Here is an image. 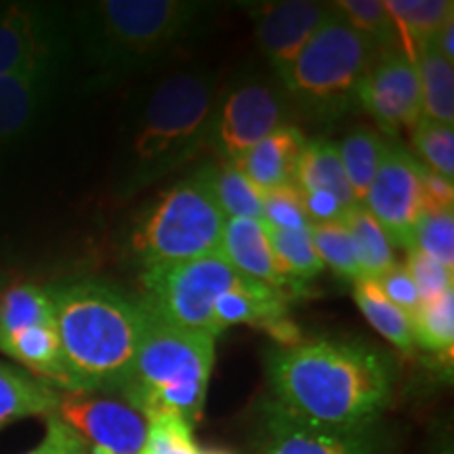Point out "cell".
<instances>
[{
	"label": "cell",
	"mask_w": 454,
	"mask_h": 454,
	"mask_svg": "<svg viewBox=\"0 0 454 454\" xmlns=\"http://www.w3.org/2000/svg\"><path fill=\"white\" fill-rule=\"evenodd\" d=\"M67 55L47 57L0 76V147L21 139L47 110L64 76Z\"/></svg>",
	"instance_id": "cell-15"
},
{
	"label": "cell",
	"mask_w": 454,
	"mask_h": 454,
	"mask_svg": "<svg viewBox=\"0 0 454 454\" xmlns=\"http://www.w3.org/2000/svg\"><path fill=\"white\" fill-rule=\"evenodd\" d=\"M89 446L59 417L47 419V431L36 448L26 454H87Z\"/></svg>",
	"instance_id": "cell-39"
},
{
	"label": "cell",
	"mask_w": 454,
	"mask_h": 454,
	"mask_svg": "<svg viewBox=\"0 0 454 454\" xmlns=\"http://www.w3.org/2000/svg\"><path fill=\"white\" fill-rule=\"evenodd\" d=\"M215 9L198 0H89L74 4L70 30L90 67L112 82L162 66Z\"/></svg>",
	"instance_id": "cell-4"
},
{
	"label": "cell",
	"mask_w": 454,
	"mask_h": 454,
	"mask_svg": "<svg viewBox=\"0 0 454 454\" xmlns=\"http://www.w3.org/2000/svg\"><path fill=\"white\" fill-rule=\"evenodd\" d=\"M357 107L364 110L389 137L402 129L412 130L417 127L423 118V99L414 61L402 51L377 57L360 87Z\"/></svg>",
	"instance_id": "cell-14"
},
{
	"label": "cell",
	"mask_w": 454,
	"mask_h": 454,
	"mask_svg": "<svg viewBox=\"0 0 454 454\" xmlns=\"http://www.w3.org/2000/svg\"><path fill=\"white\" fill-rule=\"evenodd\" d=\"M200 454H230V452H221V450H207V452H200Z\"/></svg>",
	"instance_id": "cell-43"
},
{
	"label": "cell",
	"mask_w": 454,
	"mask_h": 454,
	"mask_svg": "<svg viewBox=\"0 0 454 454\" xmlns=\"http://www.w3.org/2000/svg\"><path fill=\"white\" fill-rule=\"evenodd\" d=\"M293 184L297 185L301 194H309V192L331 194L348 211L360 204L351 192L348 177H345L337 144L331 139H311L305 144L299 156L297 170H294Z\"/></svg>",
	"instance_id": "cell-21"
},
{
	"label": "cell",
	"mask_w": 454,
	"mask_h": 454,
	"mask_svg": "<svg viewBox=\"0 0 454 454\" xmlns=\"http://www.w3.org/2000/svg\"><path fill=\"white\" fill-rule=\"evenodd\" d=\"M354 299L362 314L371 322L374 331L400 349L402 354L411 356L414 351L412 337V317L397 308L395 303L385 297L379 284L368 278H360L354 282Z\"/></svg>",
	"instance_id": "cell-24"
},
{
	"label": "cell",
	"mask_w": 454,
	"mask_h": 454,
	"mask_svg": "<svg viewBox=\"0 0 454 454\" xmlns=\"http://www.w3.org/2000/svg\"><path fill=\"white\" fill-rule=\"evenodd\" d=\"M219 89L217 74L184 70L135 95L122 124L118 196L133 198L200 154Z\"/></svg>",
	"instance_id": "cell-2"
},
{
	"label": "cell",
	"mask_w": 454,
	"mask_h": 454,
	"mask_svg": "<svg viewBox=\"0 0 454 454\" xmlns=\"http://www.w3.org/2000/svg\"><path fill=\"white\" fill-rule=\"evenodd\" d=\"M288 314V294L265 284L244 278L234 288L221 294L215 305L219 334L236 325L270 326Z\"/></svg>",
	"instance_id": "cell-20"
},
{
	"label": "cell",
	"mask_w": 454,
	"mask_h": 454,
	"mask_svg": "<svg viewBox=\"0 0 454 454\" xmlns=\"http://www.w3.org/2000/svg\"><path fill=\"white\" fill-rule=\"evenodd\" d=\"M263 225L278 263H280L284 274L297 284L299 291L305 282L314 280L325 270V263L317 257L314 240H311V225L303 227V230H280V227L268 225L265 221Z\"/></svg>",
	"instance_id": "cell-29"
},
{
	"label": "cell",
	"mask_w": 454,
	"mask_h": 454,
	"mask_svg": "<svg viewBox=\"0 0 454 454\" xmlns=\"http://www.w3.org/2000/svg\"><path fill=\"white\" fill-rule=\"evenodd\" d=\"M333 7L348 21L351 30L371 47L374 59L394 51H402L400 34L383 0H340V3H333Z\"/></svg>",
	"instance_id": "cell-27"
},
{
	"label": "cell",
	"mask_w": 454,
	"mask_h": 454,
	"mask_svg": "<svg viewBox=\"0 0 454 454\" xmlns=\"http://www.w3.org/2000/svg\"><path fill=\"white\" fill-rule=\"evenodd\" d=\"M51 322H55V309L49 288L20 282L0 294V340Z\"/></svg>",
	"instance_id": "cell-26"
},
{
	"label": "cell",
	"mask_w": 454,
	"mask_h": 454,
	"mask_svg": "<svg viewBox=\"0 0 454 454\" xmlns=\"http://www.w3.org/2000/svg\"><path fill=\"white\" fill-rule=\"evenodd\" d=\"M414 345H421L431 354L450 357L454 343V291L421 303L412 316Z\"/></svg>",
	"instance_id": "cell-31"
},
{
	"label": "cell",
	"mask_w": 454,
	"mask_h": 454,
	"mask_svg": "<svg viewBox=\"0 0 454 454\" xmlns=\"http://www.w3.org/2000/svg\"><path fill=\"white\" fill-rule=\"evenodd\" d=\"M192 427L177 414L147 417V434L139 454H200Z\"/></svg>",
	"instance_id": "cell-35"
},
{
	"label": "cell",
	"mask_w": 454,
	"mask_h": 454,
	"mask_svg": "<svg viewBox=\"0 0 454 454\" xmlns=\"http://www.w3.org/2000/svg\"><path fill=\"white\" fill-rule=\"evenodd\" d=\"M351 240H354L357 263H360L362 278L368 280H379V278L387 274L391 268H395V253L394 244L389 242L387 234L383 227L374 221L371 213L366 211L362 204L351 208L345 217Z\"/></svg>",
	"instance_id": "cell-28"
},
{
	"label": "cell",
	"mask_w": 454,
	"mask_h": 454,
	"mask_svg": "<svg viewBox=\"0 0 454 454\" xmlns=\"http://www.w3.org/2000/svg\"><path fill=\"white\" fill-rule=\"evenodd\" d=\"M305 144H308V137L303 135V130L294 124H284L265 139H261L238 167L261 192L288 185L293 184Z\"/></svg>",
	"instance_id": "cell-18"
},
{
	"label": "cell",
	"mask_w": 454,
	"mask_h": 454,
	"mask_svg": "<svg viewBox=\"0 0 454 454\" xmlns=\"http://www.w3.org/2000/svg\"><path fill=\"white\" fill-rule=\"evenodd\" d=\"M374 282L379 284V288H381L391 303H395L397 308L406 311L411 317L421 308V297H419L417 284H414L412 276L408 274L404 265H395V268H391L387 274Z\"/></svg>",
	"instance_id": "cell-38"
},
{
	"label": "cell",
	"mask_w": 454,
	"mask_h": 454,
	"mask_svg": "<svg viewBox=\"0 0 454 454\" xmlns=\"http://www.w3.org/2000/svg\"><path fill=\"white\" fill-rule=\"evenodd\" d=\"M372 61L371 47L333 11L280 84L288 104L309 121L337 122L360 110L357 95Z\"/></svg>",
	"instance_id": "cell-7"
},
{
	"label": "cell",
	"mask_w": 454,
	"mask_h": 454,
	"mask_svg": "<svg viewBox=\"0 0 454 454\" xmlns=\"http://www.w3.org/2000/svg\"><path fill=\"white\" fill-rule=\"evenodd\" d=\"M242 280L244 276L227 263L223 254H204L184 263L141 271L139 303L170 326L217 339L215 305L221 294Z\"/></svg>",
	"instance_id": "cell-8"
},
{
	"label": "cell",
	"mask_w": 454,
	"mask_h": 454,
	"mask_svg": "<svg viewBox=\"0 0 454 454\" xmlns=\"http://www.w3.org/2000/svg\"><path fill=\"white\" fill-rule=\"evenodd\" d=\"M254 26V38L270 70L284 81L301 51L333 13V3L314 0H274L247 4Z\"/></svg>",
	"instance_id": "cell-13"
},
{
	"label": "cell",
	"mask_w": 454,
	"mask_h": 454,
	"mask_svg": "<svg viewBox=\"0 0 454 454\" xmlns=\"http://www.w3.org/2000/svg\"><path fill=\"white\" fill-rule=\"evenodd\" d=\"M213 187L225 219L263 221V192L240 167L213 164Z\"/></svg>",
	"instance_id": "cell-30"
},
{
	"label": "cell",
	"mask_w": 454,
	"mask_h": 454,
	"mask_svg": "<svg viewBox=\"0 0 454 454\" xmlns=\"http://www.w3.org/2000/svg\"><path fill=\"white\" fill-rule=\"evenodd\" d=\"M411 248L454 270V211H423L414 225Z\"/></svg>",
	"instance_id": "cell-34"
},
{
	"label": "cell",
	"mask_w": 454,
	"mask_h": 454,
	"mask_svg": "<svg viewBox=\"0 0 454 454\" xmlns=\"http://www.w3.org/2000/svg\"><path fill=\"white\" fill-rule=\"evenodd\" d=\"M225 215L213 187V164L154 198L130 225L127 257L141 271L219 253Z\"/></svg>",
	"instance_id": "cell-6"
},
{
	"label": "cell",
	"mask_w": 454,
	"mask_h": 454,
	"mask_svg": "<svg viewBox=\"0 0 454 454\" xmlns=\"http://www.w3.org/2000/svg\"><path fill=\"white\" fill-rule=\"evenodd\" d=\"M419 181H421L425 211H452L454 187L452 181L419 162Z\"/></svg>",
	"instance_id": "cell-40"
},
{
	"label": "cell",
	"mask_w": 454,
	"mask_h": 454,
	"mask_svg": "<svg viewBox=\"0 0 454 454\" xmlns=\"http://www.w3.org/2000/svg\"><path fill=\"white\" fill-rule=\"evenodd\" d=\"M288 116L291 104L274 74H240L219 89L207 147L219 164L238 167L261 139L288 124Z\"/></svg>",
	"instance_id": "cell-9"
},
{
	"label": "cell",
	"mask_w": 454,
	"mask_h": 454,
	"mask_svg": "<svg viewBox=\"0 0 454 454\" xmlns=\"http://www.w3.org/2000/svg\"><path fill=\"white\" fill-rule=\"evenodd\" d=\"M61 391L21 366L0 360V431L32 417H55Z\"/></svg>",
	"instance_id": "cell-19"
},
{
	"label": "cell",
	"mask_w": 454,
	"mask_h": 454,
	"mask_svg": "<svg viewBox=\"0 0 454 454\" xmlns=\"http://www.w3.org/2000/svg\"><path fill=\"white\" fill-rule=\"evenodd\" d=\"M404 268L417 284L421 303L442 297L448 291H454V270H448L440 261L427 257L417 248H408Z\"/></svg>",
	"instance_id": "cell-36"
},
{
	"label": "cell",
	"mask_w": 454,
	"mask_h": 454,
	"mask_svg": "<svg viewBox=\"0 0 454 454\" xmlns=\"http://www.w3.org/2000/svg\"><path fill=\"white\" fill-rule=\"evenodd\" d=\"M434 44L448 61H452L454 64V17H450V20L446 21Z\"/></svg>",
	"instance_id": "cell-41"
},
{
	"label": "cell",
	"mask_w": 454,
	"mask_h": 454,
	"mask_svg": "<svg viewBox=\"0 0 454 454\" xmlns=\"http://www.w3.org/2000/svg\"><path fill=\"white\" fill-rule=\"evenodd\" d=\"M337 150L351 192H354L356 200L362 204L374 175L383 162L387 139L374 129L356 127L339 141Z\"/></svg>",
	"instance_id": "cell-25"
},
{
	"label": "cell",
	"mask_w": 454,
	"mask_h": 454,
	"mask_svg": "<svg viewBox=\"0 0 454 454\" xmlns=\"http://www.w3.org/2000/svg\"><path fill=\"white\" fill-rule=\"evenodd\" d=\"M311 240H314L317 257L328 265L334 274L345 280H360L362 270L357 263L354 240L345 221H328V223H311Z\"/></svg>",
	"instance_id": "cell-32"
},
{
	"label": "cell",
	"mask_w": 454,
	"mask_h": 454,
	"mask_svg": "<svg viewBox=\"0 0 454 454\" xmlns=\"http://www.w3.org/2000/svg\"><path fill=\"white\" fill-rule=\"evenodd\" d=\"M4 288H7V276H4V271H0V294L4 293Z\"/></svg>",
	"instance_id": "cell-42"
},
{
	"label": "cell",
	"mask_w": 454,
	"mask_h": 454,
	"mask_svg": "<svg viewBox=\"0 0 454 454\" xmlns=\"http://www.w3.org/2000/svg\"><path fill=\"white\" fill-rule=\"evenodd\" d=\"M215 340L208 334L170 326L145 309L144 339L127 383L116 397L145 419L177 414L196 425L211 381Z\"/></svg>",
	"instance_id": "cell-5"
},
{
	"label": "cell",
	"mask_w": 454,
	"mask_h": 454,
	"mask_svg": "<svg viewBox=\"0 0 454 454\" xmlns=\"http://www.w3.org/2000/svg\"><path fill=\"white\" fill-rule=\"evenodd\" d=\"M259 454H391V444L377 425L357 431H326L265 412V440Z\"/></svg>",
	"instance_id": "cell-16"
},
{
	"label": "cell",
	"mask_w": 454,
	"mask_h": 454,
	"mask_svg": "<svg viewBox=\"0 0 454 454\" xmlns=\"http://www.w3.org/2000/svg\"><path fill=\"white\" fill-rule=\"evenodd\" d=\"M59 417L93 448V454H139L147 419L116 395L61 394Z\"/></svg>",
	"instance_id": "cell-12"
},
{
	"label": "cell",
	"mask_w": 454,
	"mask_h": 454,
	"mask_svg": "<svg viewBox=\"0 0 454 454\" xmlns=\"http://www.w3.org/2000/svg\"><path fill=\"white\" fill-rule=\"evenodd\" d=\"M70 394L118 395L145 333V309L106 282L49 288Z\"/></svg>",
	"instance_id": "cell-3"
},
{
	"label": "cell",
	"mask_w": 454,
	"mask_h": 454,
	"mask_svg": "<svg viewBox=\"0 0 454 454\" xmlns=\"http://www.w3.org/2000/svg\"><path fill=\"white\" fill-rule=\"evenodd\" d=\"M70 13L61 4H0V76L47 57L70 55Z\"/></svg>",
	"instance_id": "cell-10"
},
{
	"label": "cell",
	"mask_w": 454,
	"mask_h": 454,
	"mask_svg": "<svg viewBox=\"0 0 454 454\" xmlns=\"http://www.w3.org/2000/svg\"><path fill=\"white\" fill-rule=\"evenodd\" d=\"M263 221L280 230H303L311 225L297 185L288 184L263 192Z\"/></svg>",
	"instance_id": "cell-37"
},
{
	"label": "cell",
	"mask_w": 454,
	"mask_h": 454,
	"mask_svg": "<svg viewBox=\"0 0 454 454\" xmlns=\"http://www.w3.org/2000/svg\"><path fill=\"white\" fill-rule=\"evenodd\" d=\"M412 145L419 154V162L440 173L442 177L454 179V129L450 124L421 118L412 129Z\"/></svg>",
	"instance_id": "cell-33"
},
{
	"label": "cell",
	"mask_w": 454,
	"mask_h": 454,
	"mask_svg": "<svg viewBox=\"0 0 454 454\" xmlns=\"http://www.w3.org/2000/svg\"><path fill=\"white\" fill-rule=\"evenodd\" d=\"M362 207L383 227L394 247L411 248L414 225L425 211L419 160L406 147L387 139L383 162L368 187Z\"/></svg>",
	"instance_id": "cell-11"
},
{
	"label": "cell",
	"mask_w": 454,
	"mask_h": 454,
	"mask_svg": "<svg viewBox=\"0 0 454 454\" xmlns=\"http://www.w3.org/2000/svg\"><path fill=\"white\" fill-rule=\"evenodd\" d=\"M385 9L400 34L402 51L408 59L427 44H434L442 27L454 17L452 0H385Z\"/></svg>",
	"instance_id": "cell-22"
},
{
	"label": "cell",
	"mask_w": 454,
	"mask_h": 454,
	"mask_svg": "<svg viewBox=\"0 0 454 454\" xmlns=\"http://www.w3.org/2000/svg\"><path fill=\"white\" fill-rule=\"evenodd\" d=\"M219 253L238 274L248 280L261 282L276 291L297 293V284L284 274L271 251L263 221L225 219Z\"/></svg>",
	"instance_id": "cell-17"
},
{
	"label": "cell",
	"mask_w": 454,
	"mask_h": 454,
	"mask_svg": "<svg viewBox=\"0 0 454 454\" xmlns=\"http://www.w3.org/2000/svg\"><path fill=\"white\" fill-rule=\"evenodd\" d=\"M421 82L423 118L450 124L454 122V70L452 61L435 49V44H427L417 53L414 59Z\"/></svg>",
	"instance_id": "cell-23"
},
{
	"label": "cell",
	"mask_w": 454,
	"mask_h": 454,
	"mask_svg": "<svg viewBox=\"0 0 454 454\" xmlns=\"http://www.w3.org/2000/svg\"><path fill=\"white\" fill-rule=\"evenodd\" d=\"M270 414L303 427H374L394 395L395 368L385 351L356 339H308L268 357Z\"/></svg>",
	"instance_id": "cell-1"
}]
</instances>
